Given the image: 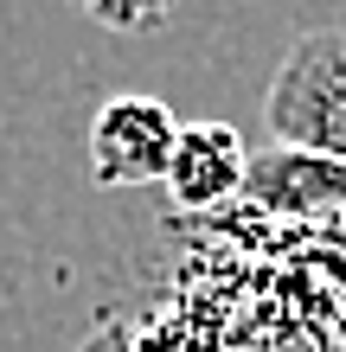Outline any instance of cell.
Listing matches in <instances>:
<instances>
[{
    "label": "cell",
    "instance_id": "1",
    "mask_svg": "<svg viewBox=\"0 0 346 352\" xmlns=\"http://www.w3.org/2000/svg\"><path fill=\"white\" fill-rule=\"evenodd\" d=\"M276 148H301L346 167V26H314L301 32L263 96Z\"/></svg>",
    "mask_w": 346,
    "mask_h": 352
},
{
    "label": "cell",
    "instance_id": "2",
    "mask_svg": "<svg viewBox=\"0 0 346 352\" xmlns=\"http://www.w3.org/2000/svg\"><path fill=\"white\" fill-rule=\"evenodd\" d=\"M173 109L160 96H109L90 122V179L96 186H167L180 148Z\"/></svg>",
    "mask_w": 346,
    "mask_h": 352
},
{
    "label": "cell",
    "instance_id": "3",
    "mask_svg": "<svg viewBox=\"0 0 346 352\" xmlns=\"http://www.w3.org/2000/svg\"><path fill=\"white\" fill-rule=\"evenodd\" d=\"M244 179H250V154H244L231 122H186L180 129V148H173V167H167L173 205L212 212V205L244 192Z\"/></svg>",
    "mask_w": 346,
    "mask_h": 352
},
{
    "label": "cell",
    "instance_id": "4",
    "mask_svg": "<svg viewBox=\"0 0 346 352\" xmlns=\"http://www.w3.org/2000/svg\"><path fill=\"white\" fill-rule=\"evenodd\" d=\"M244 192L270 212H346V167L340 160H321V154H301V148H270L250 160V179Z\"/></svg>",
    "mask_w": 346,
    "mask_h": 352
}]
</instances>
